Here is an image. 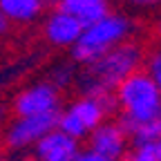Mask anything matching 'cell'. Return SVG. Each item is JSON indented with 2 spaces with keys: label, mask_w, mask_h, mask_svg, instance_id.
I'll list each match as a JSON object with an SVG mask.
<instances>
[{
  "label": "cell",
  "mask_w": 161,
  "mask_h": 161,
  "mask_svg": "<svg viewBox=\"0 0 161 161\" xmlns=\"http://www.w3.org/2000/svg\"><path fill=\"white\" fill-rule=\"evenodd\" d=\"M45 9V0H0V14L9 23H31Z\"/></svg>",
  "instance_id": "30bf717a"
},
{
  "label": "cell",
  "mask_w": 161,
  "mask_h": 161,
  "mask_svg": "<svg viewBox=\"0 0 161 161\" xmlns=\"http://www.w3.org/2000/svg\"><path fill=\"white\" fill-rule=\"evenodd\" d=\"M76 161H108V159H105V157H101V154L94 152V150H83V152H78Z\"/></svg>",
  "instance_id": "2e32d148"
},
{
  "label": "cell",
  "mask_w": 161,
  "mask_h": 161,
  "mask_svg": "<svg viewBox=\"0 0 161 161\" xmlns=\"http://www.w3.org/2000/svg\"><path fill=\"white\" fill-rule=\"evenodd\" d=\"M23 161H38V159H36V157H34V154H31V157H25V159H23Z\"/></svg>",
  "instance_id": "44dd1931"
},
{
  "label": "cell",
  "mask_w": 161,
  "mask_h": 161,
  "mask_svg": "<svg viewBox=\"0 0 161 161\" xmlns=\"http://www.w3.org/2000/svg\"><path fill=\"white\" fill-rule=\"evenodd\" d=\"M83 31H85V25L76 16L65 14L60 9L52 11V16L45 23V38L56 47H74L80 40Z\"/></svg>",
  "instance_id": "8992f818"
},
{
  "label": "cell",
  "mask_w": 161,
  "mask_h": 161,
  "mask_svg": "<svg viewBox=\"0 0 161 161\" xmlns=\"http://www.w3.org/2000/svg\"><path fill=\"white\" fill-rule=\"evenodd\" d=\"M134 5H152V3H159V0H130Z\"/></svg>",
  "instance_id": "ac0fdd59"
},
{
  "label": "cell",
  "mask_w": 161,
  "mask_h": 161,
  "mask_svg": "<svg viewBox=\"0 0 161 161\" xmlns=\"http://www.w3.org/2000/svg\"><path fill=\"white\" fill-rule=\"evenodd\" d=\"M60 90L54 83H38L29 90H23L11 103V112L16 119L38 116L60 110Z\"/></svg>",
  "instance_id": "5b68a950"
},
{
  "label": "cell",
  "mask_w": 161,
  "mask_h": 161,
  "mask_svg": "<svg viewBox=\"0 0 161 161\" xmlns=\"http://www.w3.org/2000/svg\"><path fill=\"white\" fill-rule=\"evenodd\" d=\"M58 130L60 132H65L67 136H72V139H83L85 134H87V130H85V125L80 123V121L67 110V112H60V121H58Z\"/></svg>",
  "instance_id": "4fadbf2b"
},
{
  "label": "cell",
  "mask_w": 161,
  "mask_h": 161,
  "mask_svg": "<svg viewBox=\"0 0 161 161\" xmlns=\"http://www.w3.org/2000/svg\"><path fill=\"white\" fill-rule=\"evenodd\" d=\"M7 27H9V20H7L3 14H0V34H5V31H7Z\"/></svg>",
  "instance_id": "e0dca14e"
},
{
  "label": "cell",
  "mask_w": 161,
  "mask_h": 161,
  "mask_svg": "<svg viewBox=\"0 0 161 161\" xmlns=\"http://www.w3.org/2000/svg\"><path fill=\"white\" fill-rule=\"evenodd\" d=\"M78 152V141L60 130L45 134L34 146V157L38 161H76Z\"/></svg>",
  "instance_id": "52a82bcc"
},
{
  "label": "cell",
  "mask_w": 161,
  "mask_h": 161,
  "mask_svg": "<svg viewBox=\"0 0 161 161\" xmlns=\"http://www.w3.org/2000/svg\"><path fill=\"white\" fill-rule=\"evenodd\" d=\"M152 31H154V38H157V40H161V20L157 23V27H154Z\"/></svg>",
  "instance_id": "d6986e66"
},
{
  "label": "cell",
  "mask_w": 161,
  "mask_h": 161,
  "mask_svg": "<svg viewBox=\"0 0 161 161\" xmlns=\"http://www.w3.org/2000/svg\"><path fill=\"white\" fill-rule=\"evenodd\" d=\"M69 112L85 125L87 132H94L101 123H103V119L108 116L105 110H103V105H101L94 96H78L74 103L69 105Z\"/></svg>",
  "instance_id": "8fae6325"
},
{
  "label": "cell",
  "mask_w": 161,
  "mask_h": 161,
  "mask_svg": "<svg viewBox=\"0 0 161 161\" xmlns=\"http://www.w3.org/2000/svg\"><path fill=\"white\" fill-rule=\"evenodd\" d=\"M58 9L76 16L85 27L94 25L96 20L105 18L110 14L108 0H58Z\"/></svg>",
  "instance_id": "9c48e42d"
},
{
  "label": "cell",
  "mask_w": 161,
  "mask_h": 161,
  "mask_svg": "<svg viewBox=\"0 0 161 161\" xmlns=\"http://www.w3.org/2000/svg\"><path fill=\"white\" fill-rule=\"evenodd\" d=\"M157 152H159V161H161V141H157Z\"/></svg>",
  "instance_id": "ffe728a7"
},
{
  "label": "cell",
  "mask_w": 161,
  "mask_h": 161,
  "mask_svg": "<svg viewBox=\"0 0 161 161\" xmlns=\"http://www.w3.org/2000/svg\"><path fill=\"white\" fill-rule=\"evenodd\" d=\"M154 40V31H150L146 38H128L103 56H98L94 63L85 65V69L78 74L80 96H94L101 92L116 90L121 80H125L132 72L148 65L150 54L157 49Z\"/></svg>",
  "instance_id": "6da1fadb"
},
{
  "label": "cell",
  "mask_w": 161,
  "mask_h": 161,
  "mask_svg": "<svg viewBox=\"0 0 161 161\" xmlns=\"http://www.w3.org/2000/svg\"><path fill=\"white\" fill-rule=\"evenodd\" d=\"M130 139H132L134 148L150 146V143H157V141H161V116L154 119V121H148V123H139Z\"/></svg>",
  "instance_id": "7c38bea8"
},
{
  "label": "cell",
  "mask_w": 161,
  "mask_h": 161,
  "mask_svg": "<svg viewBox=\"0 0 161 161\" xmlns=\"http://www.w3.org/2000/svg\"><path fill=\"white\" fill-rule=\"evenodd\" d=\"M116 101L119 114L136 123H148L161 116V92L146 67L132 72L125 80H121L116 87Z\"/></svg>",
  "instance_id": "7a4b0ae2"
},
{
  "label": "cell",
  "mask_w": 161,
  "mask_h": 161,
  "mask_svg": "<svg viewBox=\"0 0 161 161\" xmlns=\"http://www.w3.org/2000/svg\"><path fill=\"white\" fill-rule=\"evenodd\" d=\"M72 78H74V69L72 67H56L54 74H52V80H54V85L58 90H63L72 83Z\"/></svg>",
  "instance_id": "9a60e30c"
},
{
  "label": "cell",
  "mask_w": 161,
  "mask_h": 161,
  "mask_svg": "<svg viewBox=\"0 0 161 161\" xmlns=\"http://www.w3.org/2000/svg\"><path fill=\"white\" fill-rule=\"evenodd\" d=\"M125 146H128V134L121 130L116 123L98 125L92 132V136H90V150L98 152L101 157H105L108 161L123 159Z\"/></svg>",
  "instance_id": "ba28073f"
},
{
  "label": "cell",
  "mask_w": 161,
  "mask_h": 161,
  "mask_svg": "<svg viewBox=\"0 0 161 161\" xmlns=\"http://www.w3.org/2000/svg\"><path fill=\"white\" fill-rule=\"evenodd\" d=\"M146 69H148V72L152 74L154 83H157V87H159V92H161V49H159V47H157V49H154V52L150 54Z\"/></svg>",
  "instance_id": "5bb4252c"
},
{
  "label": "cell",
  "mask_w": 161,
  "mask_h": 161,
  "mask_svg": "<svg viewBox=\"0 0 161 161\" xmlns=\"http://www.w3.org/2000/svg\"><path fill=\"white\" fill-rule=\"evenodd\" d=\"M132 34V23L121 14H108L105 18L96 20L94 25L85 27L80 40L72 47V58L76 63L90 65L98 56H103L112 47L121 45Z\"/></svg>",
  "instance_id": "3957f363"
},
{
  "label": "cell",
  "mask_w": 161,
  "mask_h": 161,
  "mask_svg": "<svg viewBox=\"0 0 161 161\" xmlns=\"http://www.w3.org/2000/svg\"><path fill=\"white\" fill-rule=\"evenodd\" d=\"M58 121H60V110L58 112H49V114L16 119L14 123L7 128L5 146L11 148V150H23V148L36 146L45 134L58 130Z\"/></svg>",
  "instance_id": "277c9868"
}]
</instances>
